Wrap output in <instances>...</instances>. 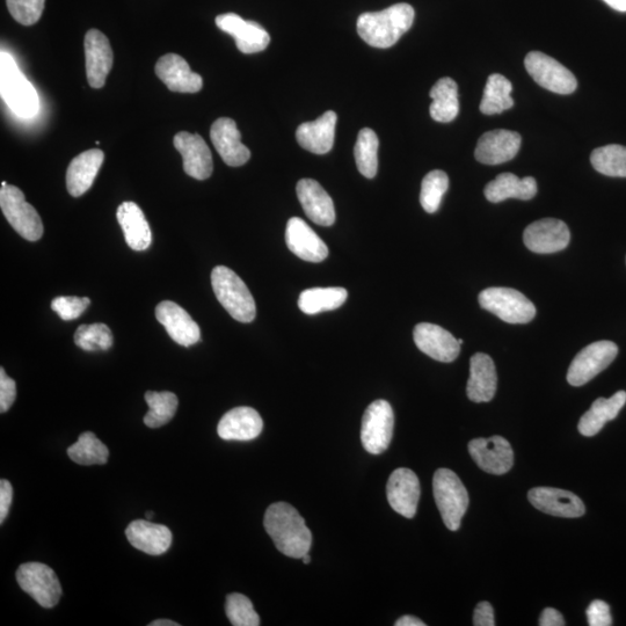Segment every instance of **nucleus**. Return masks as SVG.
Listing matches in <instances>:
<instances>
[{
	"label": "nucleus",
	"instance_id": "obj_51",
	"mask_svg": "<svg viewBox=\"0 0 626 626\" xmlns=\"http://www.w3.org/2000/svg\"><path fill=\"white\" fill-rule=\"evenodd\" d=\"M396 626H425L426 624L419 620V618L406 615L400 617L399 620L395 624Z\"/></svg>",
	"mask_w": 626,
	"mask_h": 626
},
{
	"label": "nucleus",
	"instance_id": "obj_23",
	"mask_svg": "<svg viewBox=\"0 0 626 626\" xmlns=\"http://www.w3.org/2000/svg\"><path fill=\"white\" fill-rule=\"evenodd\" d=\"M288 249L296 257L309 262H322L329 256V247L302 218H290L286 230Z\"/></svg>",
	"mask_w": 626,
	"mask_h": 626
},
{
	"label": "nucleus",
	"instance_id": "obj_45",
	"mask_svg": "<svg viewBox=\"0 0 626 626\" xmlns=\"http://www.w3.org/2000/svg\"><path fill=\"white\" fill-rule=\"evenodd\" d=\"M90 303L89 297L61 296L52 302V309L64 322H69L82 316Z\"/></svg>",
	"mask_w": 626,
	"mask_h": 626
},
{
	"label": "nucleus",
	"instance_id": "obj_20",
	"mask_svg": "<svg viewBox=\"0 0 626 626\" xmlns=\"http://www.w3.org/2000/svg\"><path fill=\"white\" fill-rule=\"evenodd\" d=\"M210 138L223 162L232 167L249 162L251 151L242 143L237 123L229 118L216 120L210 129Z\"/></svg>",
	"mask_w": 626,
	"mask_h": 626
},
{
	"label": "nucleus",
	"instance_id": "obj_54",
	"mask_svg": "<svg viewBox=\"0 0 626 626\" xmlns=\"http://www.w3.org/2000/svg\"><path fill=\"white\" fill-rule=\"evenodd\" d=\"M302 560H303L304 564H310L311 557H310L309 553H307V555L303 556Z\"/></svg>",
	"mask_w": 626,
	"mask_h": 626
},
{
	"label": "nucleus",
	"instance_id": "obj_41",
	"mask_svg": "<svg viewBox=\"0 0 626 626\" xmlns=\"http://www.w3.org/2000/svg\"><path fill=\"white\" fill-rule=\"evenodd\" d=\"M448 187L449 178L446 172L440 170L429 172L421 184L420 203L422 208L429 214L436 213Z\"/></svg>",
	"mask_w": 626,
	"mask_h": 626
},
{
	"label": "nucleus",
	"instance_id": "obj_28",
	"mask_svg": "<svg viewBox=\"0 0 626 626\" xmlns=\"http://www.w3.org/2000/svg\"><path fill=\"white\" fill-rule=\"evenodd\" d=\"M498 375L491 356L477 353L470 360L467 393L473 403H489L496 396Z\"/></svg>",
	"mask_w": 626,
	"mask_h": 626
},
{
	"label": "nucleus",
	"instance_id": "obj_19",
	"mask_svg": "<svg viewBox=\"0 0 626 626\" xmlns=\"http://www.w3.org/2000/svg\"><path fill=\"white\" fill-rule=\"evenodd\" d=\"M387 496L393 511L406 519H413L420 499V483L416 473L406 468L393 471L387 485Z\"/></svg>",
	"mask_w": 626,
	"mask_h": 626
},
{
	"label": "nucleus",
	"instance_id": "obj_10",
	"mask_svg": "<svg viewBox=\"0 0 626 626\" xmlns=\"http://www.w3.org/2000/svg\"><path fill=\"white\" fill-rule=\"evenodd\" d=\"M618 347L613 341H596L575 356L567 373V382L582 387L614 362Z\"/></svg>",
	"mask_w": 626,
	"mask_h": 626
},
{
	"label": "nucleus",
	"instance_id": "obj_24",
	"mask_svg": "<svg viewBox=\"0 0 626 626\" xmlns=\"http://www.w3.org/2000/svg\"><path fill=\"white\" fill-rule=\"evenodd\" d=\"M156 75L172 92L196 93L203 86L202 77L189 68L185 58L177 54L160 57L156 64Z\"/></svg>",
	"mask_w": 626,
	"mask_h": 626
},
{
	"label": "nucleus",
	"instance_id": "obj_47",
	"mask_svg": "<svg viewBox=\"0 0 626 626\" xmlns=\"http://www.w3.org/2000/svg\"><path fill=\"white\" fill-rule=\"evenodd\" d=\"M588 624L591 626L613 625L608 603L600 600L593 601L586 611Z\"/></svg>",
	"mask_w": 626,
	"mask_h": 626
},
{
	"label": "nucleus",
	"instance_id": "obj_30",
	"mask_svg": "<svg viewBox=\"0 0 626 626\" xmlns=\"http://www.w3.org/2000/svg\"><path fill=\"white\" fill-rule=\"evenodd\" d=\"M105 159L104 151L92 149L72 159L67 172V187L70 195L79 198L92 187Z\"/></svg>",
	"mask_w": 626,
	"mask_h": 626
},
{
	"label": "nucleus",
	"instance_id": "obj_35",
	"mask_svg": "<svg viewBox=\"0 0 626 626\" xmlns=\"http://www.w3.org/2000/svg\"><path fill=\"white\" fill-rule=\"evenodd\" d=\"M348 297L345 288H312L304 290L298 298V307L305 315H317L325 311L337 310Z\"/></svg>",
	"mask_w": 626,
	"mask_h": 626
},
{
	"label": "nucleus",
	"instance_id": "obj_53",
	"mask_svg": "<svg viewBox=\"0 0 626 626\" xmlns=\"http://www.w3.org/2000/svg\"><path fill=\"white\" fill-rule=\"evenodd\" d=\"M179 623L171 620H157L149 624V626H179Z\"/></svg>",
	"mask_w": 626,
	"mask_h": 626
},
{
	"label": "nucleus",
	"instance_id": "obj_32",
	"mask_svg": "<svg viewBox=\"0 0 626 626\" xmlns=\"http://www.w3.org/2000/svg\"><path fill=\"white\" fill-rule=\"evenodd\" d=\"M485 198L492 203H499L507 199L528 201L537 194V183L533 177L519 178L513 173H502L487 184Z\"/></svg>",
	"mask_w": 626,
	"mask_h": 626
},
{
	"label": "nucleus",
	"instance_id": "obj_9",
	"mask_svg": "<svg viewBox=\"0 0 626 626\" xmlns=\"http://www.w3.org/2000/svg\"><path fill=\"white\" fill-rule=\"evenodd\" d=\"M17 581L20 588L43 608L52 609L61 600V582L54 570L45 564L21 565L17 571Z\"/></svg>",
	"mask_w": 626,
	"mask_h": 626
},
{
	"label": "nucleus",
	"instance_id": "obj_27",
	"mask_svg": "<svg viewBox=\"0 0 626 626\" xmlns=\"http://www.w3.org/2000/svg\"><path fill=\"white\" fill-rule=\"evenodd\" d=\"M338 116L329 111L312 122L302 123L296 131V140L304 150L325 155L333 148Z\"/></svg>",
	"mask_w": 626,
	"mask_h": 626
},
{
	"label": "nucleus",
	"instance_id": "obj_17",
	"mask_svg": "<svg viewBox=\"0 0 626 626\" xmlns=\"http://www.w3.org/2000/svg\"><path fill=\"white\" fill-rule=\"evenodd\" d=\"M528 499L538 511L558 518H581L586 513L584 502L570 491L536 487L529 491Z\"/></svg>",
	"mask_w": 626,
	"mask_h": 626
},
{
	"label": "nucleus",
	"instance_id": "obj_40",
	"mask_svg": "<svg viewBox=\"0 0 626 626\" xmlns=\"http://www.w3.org/2000/svg\"><path fill=\"white\" fill-rule=\"evenodd\" d=\"M591 162L596 171L604 176L626 178V147L610 144L595 149Z\"/></svg>",
	"mask_w": 626,
	"mask_h": 626
},
{
	"label": "nucleus",
	"instance_id": "obj_22",
	"mask_svg": "<svg viewBox=\"0 0 626 626\" xmlns=\"http://www.w3.org/2000/svg\"><path fill=\"white\" fill-rule=\"evenodd\" d=\"M521 136L511 130H493L479 138L475 151L476 159L485 165L509 162L519 154Z\"/></svg>",
	"mask_w": 626,
	"mask_h": 626
},
{
	"label": "nucleus",
	"instance_id": "obj_33",
	"mask_svg": "<svg viewBox=\"0 0 626 626\" xmlns=\"http://www.w3.org/2000/svg\"><path fill=\"white\" fill-rule=\"evenodd\" d=\"M625 404V391H618L609 399H596L591 409L579 421L578 429L580 434L587 436V438L599 434L608 421L617 418L618 413L621 412Z\"/></svg>",
	"mask_w": 626,
	"mask_h": 626
},
{
	"label": "nucleus",
	"instance_id": "obj_25",
	"mask_svg": "<svg viewBox=\"0 0 626 626\" xmlns=\"http://www.w3.org/2000/svg\"><path fill=\"white\" fill-rule=\"evenodd\" d=\"M296 192L305 214L313 223L331 227L336 222V209L329 193L316 180L298 181Z\"/></svg>",
	"mask_w": 626,
	"mask_h": 626
},
{
	"label": "nucleus",
	"instance_id": "obj_56",
	"mask_svg": "<svg viewBox=\"0 0 626 626\" xmlns=\"http://www.w3.org/2000/svg\"><path fill=\"white\" fill-rule=\"evenodd\" d=\"M458 342H460V345L462 346L464 341L462 339H458Z\"/></svg>",
	"mask_w": 626,
	"mask_h": 626
},
{
	"label": "nucleus",
	"instance_id": "obj_13",
	"mask_svg": "<svg viewBox=\"0 0 626 626\" xmlns=\"http://www.w3.org/2000/svg\"><path fill=\"white\" fill-rule=\"evenodd\" d=\"M469 453L478 467L491 475H505L513 468L514 451L511 443L502 436L472 440Z\"/></svg>",
	"mask_w": 626,
	"mask_h": 626
},
{
	"label": "nucleus",
	"instance_id": "obj_44",
	"mask_svg": "<svg viewBox=\"0 0 626 626\" xmlns=\"http://www.w3.org/2000/svg\"><path fill=\"white\" fill-rule=\"evenodd\" d=\"M46 0H6L7 9L19 24L32 26L41 19Z\"/></svg>",
	"mask_w": 626,
	"mask_h": 626
},
{
	"label": "nucleus",
	"instance_id": "obj_39",
	"mask_svg": "<svg viewBox=\"0 0 626 626\" xmlns=\"http://www.w3.org/2000/svg\"><path fill=\"white\" fill-rule=\"evenodd\" d=\"M68 455L79 465H104L108 461L109 450L96 434L85 432L69 447Z\"/></svg>",
	"mask_w": 626,
	"mask_h": 626
},
{
	"label": "nucleus",
	"instance_id": "obj_21",
	"mask_svg": "<svg viewBox=\"0 0 626 626\" xmlns=\"http://www.w3.org/2000/svg\"><path fill=\"white\" fill-rule=\"evenodd\" d=\"M156 318L165 327L167 333L184 347H191L201 339L200 326L196 324L189 313L177 303L164 301L156 308Z\"/></svg>",
	"mask_w": 626,
	"mask_h": 626
},
{
	"label": "nucleus",
	"instance_id": "obj_2",
	"mask_svg": "<svg viewBox=\"0 0 626 626\" xmlns=\"http://www.w3.org/2000/svg\"><path fill=\"white\" fill-rule=\"evenodd\" d=\"M416 12L411 5L400 3L380 12H367L358 19V33L369 46L387 49L396 45L410 31Z\"/></svg>",
	"mask_w": 626,
	"mask_h": 626
},
{
	"label": "nucleus",
	"instance_id": "obj_3",
	"mask_svg": "<svg viewBox=\"0 0 626 626\" xmlns=\"http://www.w3.org/2000/svg\"><path fill=\"white\" fill-rule=\"evenodd\" d=\"M211 285L218 302L229 315L240 323H251L257 316L256 301L245 282L225 266H217L211 273Z\"/></svg>",
	"mask_w": 626,
	"mask_h": 626
},
{
	"label": "nucleus",
	"instance_id": "obj_46",
	"mask_svg": "<svg viewBox=\"0 0 626 626\" xmlns=\"http://www.w3.org/2000/svg\"><path fill=\"white\" fill-rule=\"evenodd\" d=\"M17 398V384L7 376L5 369H0V412L5 413L11 409Z\"/></svg>",
	"mask_w": 626,
	"mask_h": 626
},
{
	"label": "nucleus",
	"instance_id": "obj_52",
	"mask_svg": "<svg viewBox=\"0 0 626 626\" xmlns=\"http://www.w3.org/2000/svg\"><path fill=\"white\" fill-rule=\"evenodd\" d=\"M603 2L607 3L611 9L618 12H626V0H603Z\"/></svg>",
	"mask_w": 626,
	"mask_h": 626
},
{
	"label": "nucleus",
	"instance_id": "obj_5",
	"mask_svg": "<svg viewBox=\"0 0 626 626\" xmlns=\"http://www.w3.org/2000/svg\"><path fill=\"white\" fill-rule=\"evenodd\" d=\"M433 492L446 527L451 531L460 529L470 501L462 480L454 471L439 469L433 478Z\"/></svg>",
	"mask_w": 626,
	"mask_h": 626
},
{
	"label": "nucleus",
	"instance_id": "obj_16",
	"mask_svg": "<svg viewBox=\"0 0 626 626\" xmlns=\"http://www.w3.org/2000/svg\"><path fill=\"white\" fill-rule=\"evenodd\" d=\"M173 144L183 156L187 176L196 180L210 178L214 171L213 156L208 144L200 135L181 131L174 136Z\"/></svg>",
	"mask_w": 626,
	"mask_h": 626
},
{
	"label": "nucleus",
	"instance_id": "obj_12",
	"mask_svg": "<svg viewBox=\"0 0 626 626\" xmlns=\"http://www.w3.org/2000/svg\"><path fill=\"white\" fill-rule=\"evenodd\" d=\"M523 240L531 252L550 254L563 251L569 246L571 232L563 221L543 218L531 223L524 230Z\"/></svg>",
	"mask_w": 626,
	"mask_h": 626
},
{
	"label": "nucleus",
	"instance_id": "obj_31",
	"mask_svg": "<svg viewBox=\"0 0 626 626\" xmlns=\"http://www.w3.org/2000/svg\"><path fill=\"white\" fill-rule=\"evenodd\" d=\"M116 217L130 249L137 252L148 250L152 232L142 209L135 202H123L116 211Z\"/></svg>",
	"mask_w": 626,
	"mask_h": 626
},
{
	"label": "nucleus",
	"instance_id": "obj_36",
	"mask_svg": "<svg viewBox=\"0 0 626 626\" xmlns=\"http://www.w3.org/2000/svg\"><path fill=\"white\" fill-rule=\"evenodd\" d=\"M512 90V83L506 77L499 74L490 76L480 103V112L485 115H496L511 109L514 106Z\"/></svg>",
	"mask_w": 626,
	"mask_h": 626
},
{
	"label": "nucleus",
	"instance_id": "obj_29",
	"mask_svg": "<svg viewBox=\"0 0 626 626\" xmlns=\"http://www.w3.org/2000/svg\"><path fill=\"white\" fill-rule=\"evenodd\" d=\"M126 535L135 549L150 556L164 555L172 544V533L169 528L145 520L131 522L126 529Z\"/></svg>",
	"mask_w": 626,
	"mask_h": 626
},
{
	"label": "nucleus",
	"instance_id": "obj_42",
	"mask_svg": "<svg viewBox=\"0 0 626 626\" xmlns=\"http://www.w3.org/2000/svg\"><path fill=\"white\" fill-rule=\"evenodd\" d=\"M75 342L85 352L108 351L113 346L111 329L105 324L80 325L75 333Z\"/></svg>",
	"mask_w": 626,
	"mask_h": 626
},
{
	"label": "nucleus",
	"instance_id": "obj_26",
	"mask_svg": "<svg viewBox=\"0 0 626 626\" xmlns=\"http://www.w3.org/2000/svg\"><path fill=\"white\" fill-rule=\"evenodd\" d=\"M264 428L260 414L252 407H236L225 413L217 426L220 438L227 441H251L257 439Z\"/></svg>",
	"mask_w": 626,
	"mask_h": 626
},
{
	"label": "nucleus",
	"instance_id": "obj_50",
	"mask_svg": "<svg viewBox=\"0 0 626 626\" xmlns=\"http://www.w3.org/2000/svg\"><path fill=\"white\" fill-rule=\"evenodd\" d=\"M541 626H564L566 622L562 614L559 613L558 610L547 608L544 609L541 618H540Z\"/></svg>",
	"mask_w": 626,
	"mask_h": 626
},
{
	"label": "nucleus",
	"instance_id": "obj_18",
	"mask_svg": "<svg viewBox=\"0 0 626 626\" xmlns=\"http://www.w3.org/2000/svg\"><path fill=\"white\" fill-rule=\"evenodd\" d=\"M84 46L87 80L93 89H101L113 67L114 55L111 43L98 29H91L85 35Z\"/></svg>",
	"mask_w": 626,
	"mask_h": 626
},
{
	"label": "nucleus",
	"instance_id": "obj_15",
	"mask_svg": "<svg viewBox=\"0 0 626 626\" xmlns=\"http://www.w3.org/2000/svg\"><path fill=\"white\" fill-rule=\"evenodd\" d=\"M413 338L422 353L439 362H453L461 353L458 339L439 325L420 323L414 329Z\"/></svg>",
	"mask_w": 626,
	"mask_h": 626
},
{
	"label": "nucleus",
	"instance_id": "obj_38",
	"mask_svg": "<svg viewBox=\"0 0 626 626\" xmlns=\"http://www.w3.org/2000/svg\"><path fill=\"white\" fill-rule=\"evenodd\" d=\"M378 147L380 141L373 129H362L356 141L354 156L356 166L363 177L375 178L378 170Z\"/></svg>",
	"mask_w": 626,
	"mask_h": 626
},
{
	"label": "nucleus",
	"instance_id": "obj_49",
	"mask_svg": "<svg viewBox=\"0 0 626 626\" xmlns=\"http://www.w3.org/2000/svg\"><path fill=\"white\" fill-rule=\"evenodd\" d=\"M473 625L476 626H494V611L489 602H480L475 609L473 615Z\"/></svg>",
	"mask_w": 626,
	"mask_h": 626
},
{
	"label": "nucleus",
	"instance_id": "obj_6",
	"mask_svg": "<svg viewBox=\"0 0 626 626\" xmlns=\"http://www.w3.org/2000/svg\"><path fill=\"white\" fill-rule=\"evenodd\" d=\"M0 207L11 227L28 242H38L43 236V223L36 209L16 186L7 183L0 189Z\"/></svg>",
	"mask_w": 626,
	"mask_h": 626
},
{
	"label": "nucleus",
	"instance_id": "obj_7",
	"mask_svg": "<svg viewBox=\"0 0 626 626\" xmlns=\"http://www.w3.org/2000/svg\"><path fill=\"white\" fill-rule=\"evenodd\" d=\"M479 304L509 324H528L536 316L533 302L511 288H487L479 294Z\"/></svg>",
	"mask_w": 626,
	"mask_h": 626
},
{
	"label": "nucleus",
	"instance_id": "obj_14",
	"mask_svg": "<svg viewBox=\"0 0 626 626\" xmlns=\"http://www.w3.org/2000/svg\"><path fill=\"white\" fill-rule=\"evenodd\" d=\"M216 25L235 39L239 52L243 54L260 53L271 42V36L264 27L256 21L244 20L235 13L221 14L216 18Z\"/></svg>",
	"mask_w": 626,
	"mask_h": 626
},
{
	"label": "nucleus",
	"instance_id": "obj_34",
	"mask_svg": "<svg viewBox=\"0 0 626 626\" xmlns=\"http://www.w3.org/2000/svg\"><path fill=\"white\" fill-rule=\"evenodd\" d=\"M429 96L433 100L429 108L433 120L449 123L457 118L460 113V100H458V86L454 79L441 78L433 86Z\"/></svg>",
	"mask_w": 626,
	"mask_h": 626
},
{
	"label": "nucleus",
	"instance_id": "obj_1",
	"mask_svg": "<svg viewBox=\"0 0 626 626\" xmlns=\"http://www.w3.org/2000/svg\"><path fill=\"white\" fill-rule=\"evenodd\" d=\"M267 534L283 555L302 559L312 545V534L296 509L286 502L269 506L264 520Z\"/></svg>",
	"mask_w": 626,
	"mask_h": 626
},
{
	"label": "nucleus",
	"instance_id": "obj_8",
	"mask_svg": "<svg viewBox=\"0 0 626 626\" xmlns=\"http://www.w3.org/2000/svg\"><path fill=\"white\" fill-rule=\"evenodd\" d=\"M395 414L387 400H376L363 414L361 441L369 454L380 455L390 446Z\"/></svg>",
	"mask_w": 626,
	"mask_h": 626
},
{
	"label": "nucleus",
	"instance_id": "obj_4",
	"mask_svg": "<svg viewBox=\"0 0 626 626\" xmlns=\"http://www.w3.org/2000/svg\"><path fill=\"white\" fill-rule=\"evenodd\" d=\"M0 69V86L6 105L20 118H33L40 108L39 96L34 86L29 83L9 53L2 52L0 55Z\"/></svg>",
	"mask_w": 626,
	"mask_h": 626
},
{
	"label": "nucleus",
	"instance_id": "obj_37",
	"mask_svg": "<svg viewBox=\"0 0 626 626\" xmlns=\"http://www.w3.org/2000/svg\"><path fill=\"white\" fill-rule=\"evenodd\" d=\"M145 402L149 412L145 414L144 424L150 428H159L170 422L178 409V397L169 391L145 393Z\"/></svg>",
	"mask_w": 626,
	"mask_h": 626
},
{
	"label": "nucleus",
	"instance_id": "obj_43",
	"mask_svg": "<svg viewBox=\"0 0 626 626\" xmlns=\"http://www.w3.org/2000/svg\"><path fill=\"white\" fill-rule=\"evenodd\" d=\"M225 611L234 626H259L260 618L253 604L245 595L234 593L227 596Z\"/></svg>",
	"mask_w": 626,
	"mask_h": 626
},
{
	"label": "nucleus",
	"instance_id": "obj_48",
	"mask_svg": "<svg viewBox=\"0 0 626 626\" xmlns=\"http://www.w3.org/2000/svg\"><path fill=\"white\" fill-rule=\"evenodd\" d=\"M13 500V487L9 480L0 482V523H4L9 515Z\"/></svg>",
	"mask_w": 626,
	"mask_h": 626
},
{
	"label": "nucleus",
	"instance_id": "obj_11",
	"mask_svg": "<svg viewBox=\"0 0 626 626\" xmlns=\"http://www.w3.org/2000/svg\"><path fill=\"white\" fill-rule=\"evenodd\" d=\"M528 74L535 82L557 94H571L577 90V78L555 58L541 52H531L524 60Z\"/></svg>",
	"mask_w": 626,
	"mask_h": 626
},
{
	"label": "nucleus",
	"instance_id": "obj_55",
	"mask_svg": "<svg viewBox=\"0 0 626 626\" xmlns=\"http://www.w3.org/2000/svg\"><path fill=\"white\" fill-rule=\"evenodd\" d=\"M154 516H155V514H154V513H152V512L147 513V518H148V520H150V519L154 518Z\"/></svg>",
	"mask_w": 626,
	"mask_h": 626
}]
</instances>
